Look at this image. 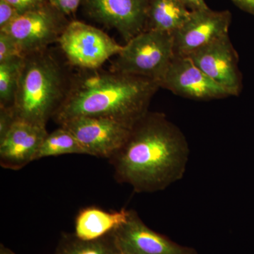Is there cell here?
<instances>
[{
	"instance_id": "6da1fadb",
	"label": "cell",
	"mask_w": 254,
	"mask_h": 254,
	"mask_svg": "<svg viewBox=\"0 0 254 254\" xmlns=\"http://www.w3.org/2000/svg\"><path fill=\"white\" fill-rule=\"evenodd\" d=\"M190 154L180 128L163 113L148 111L110 162L117 181L136 193H154L183 178Z\"/></svg>"
},
{
	"instance_id": "7a4b0ae2",
	"label": "cell",
	"mask_w": 254,
	"mask_h": 254,
	"mask_svg": "<svg viewBox=\"0 0 254 254\" xmlns=\"http://www.w3.org/2000/svg\"><path fill=\"white\" fill-rule=\"evenodd\" d=\"M158 81L115 71H95L69 84L53 119L60 126L72 119L96 117L133 127L148 113Z\"/></svg>"
},
{
	"instance_id": "3957f363",
	"label": "cell",
	"mask_w": 254,
	"mask_h": 254,
	"mask_svg": "<svg viewBox=\"0 0 254 254\" xmlns=\"http://www.w3.org/2000/svg\"><path fill=\"white\" fill-rule=\"evenodd\" d=\"M66 83L63 68L46 50L26 55L10 108L16 120L46 127L66 97Z\"/></svg>"
},
{
	"instance_id": "277c9868",
	"label": "cell",
	"mask_w": 254,
	"mask_h": 254,
	"mask_svg": "<svg viewBox=\"0 0 254 254\" xmlns=\"http://www.w3.org/2000/svg\"><path fill=\"white\" fill-rule=\"evenodd\" d=\"M175 57L173 35L145 30L123 46L111 71L149 78L160 83Z\"/></svg>"
},
{
	"instance_id": "5b68a950",
	"label": "cell",
	"mask_w": 254,
	"mask_h": 254,
	"mask_svg": "<svg viewBox=\"0 0 254 254\" xmlns=\"http://www.w3.org/2000/svg\"><path fill=\"white\" fill-rule=\"evenodd\" d=\"M58 43L71 64L87 70L98 69L123 48L101 30L76 21L68 23Z\"/></svg>"
},
{
	"instance_id": "8992f818",
	"label": "cell",
	"mask_w": 254,
	"mask_h": 254,
	"mask_svg": "<svg viewBox=\"0 0 254 254\" xmlns=\"http://www.w3.org/2000/svg\"><path fill=\"white\" fill-rule=\"evenodd\" d=\"M63 16L52 5L43 4L20 14L0 31L9 35L26 57L59 41L68 24L64 22Z\"/></svg>"
},
{
	"instance_id": "52a82bcc",
	"label": "cell",
	"mask_w": 254,
	"mask_h": 254,
	"mask_svg": "<svg viewBox=\"0 0 254 254\" xmlns=\"http://www.w3.org/2000/svg\"><path fill=\"white\" fill-rule=\"evenodd\" d=\"M71 132L86 155L111 159L126 143L132 127L103 118L81 117L60 125Z\"/></svg>"
},
{
	"instance_id": "ba28073f",
	"label": "cell",
	"mask_w": 254,
	"mask_h": 254,
	"mask_svg": "<svg viewBox=\"0 0 254 254\" xmlns=\"http://www.w3.org/2000/svg\"><path fill=\"white\" fill-rule=\"evenodd\" d=\"M232 15L207 7L191 10L190 18L173 33L175 56L188 57L218 38L229 34Z\"/></svg>"
},
{
	"instance_id": "9c48e42d",
	"label": "cell",
	"mask_w": 254,
	"mask_h": 254,
	"mask_svg": "<svg viewBox=\"0 0 254 254\" xmlns=\"http://www.w3.org/2000/svg\"><path fill=\"white\" fill-rule=\"evenodd\" d=\"M188 57L230 95L240 94L242 76L238 68V55L229 34L220 37Z\"/></svg>"
},
{
	"instance_id": "30bf717a",
	"label": "cell",
	"mask_w": 254,
	"mask_h": 254,
	"mask_svg": "<svg viewBox=\"0 0 254 254\" xmlns=\"http://www.w3.org/2000/svg\"><path fill=\"white\" fill-rule=\"evenodd\" d=\"M113 234L122 254H198L151 230L134 210H128L126 222Z\"/></svg>"
},
{
	"instance_id": "8fae6325",
	"label": "cell",
	"mask_w": 254,
	"mask_h": 254,
	"mask_svg": "<svg viewBox=\"0 0 254 254\" xmlns=\"http://www.w3.org/2000/svg\"><path fill=\"white\" fill-rule=\"evenodd\" d=\"M161 87L192 100H209L231 96L189 57H175L160 81Z\"/></svg>"
},
{
	"instance_id": "7c38bea8",
	"label": "cell",
	"mask_w": 254,
	"mask_h": 254,
	"mask_svg": "<svg viewBox=\"0 0 254 254\" xmlns=\"http://www.w3.org/2000/svg\"><path fill=\"white\" fill-rule=\"evenodd\" d=\"M92 17L120 33L126 43L146 28L148 0H84Z\"/></svg>"
},
{
	"instance_id": "4fadbf2b",
	"label": "cell",
	"mask_w": 254,
	"mask_h": 254,
	"mask_svg": "<svg viewBox=\"0 0 254 254\" xmlns=\"http://www.w3.org/2000/svg\"><path fill=\"white\" fill-rule=\"evenodd\" d=\"M48 131L46 127L16 120L0 138V165L18 170L36 160L40 147Z\"/></svg>"
},
{
	"instance_id": "5bb4252c",
	"label": "cell",
	"mask_w": 254,
	"mask_h": 254,
	"mask_svg": "<svg viewBox=\"0 0 254 254\" xmlns=\"http://www.w3.org/2000/svg\"><path fill=\"white\" fill-rule=\"evenodd\" d=\"M128 210L107 211L97 207H87L80 210L75 220L74 234L83 240H95L113 233L125 223Z\"/></svg>"
},
{
	"instance_id": "9a60e30c",
	"label": "cell",
	"mask_w": 254,
	"mask_h": 254,
	"mask_svg": "<svg viewBox=\"0 0 254 254\" xmlns=\"http://www.w3.org/2000/svg\"><path fill=\"white\" fill-rule=\"evenodd\" d=\"M190 12L181 0H148L145 30L173 35L186 23Z\"/></svg>"
},
{
	"instance_id": "2e32d148",
	"label": "cell",
	"mask_w": 254,
	"mask_h": 254,
	"mask_svg": "<svg viewBox=\"0 0 254 254\" xmlns=\"http://www.w3.org/2000/svg\"><path fill=\"white\" fill-rule=\"evenodd\" d=\"M54 254H122L114 234L95 240H83L73 233H63Z\"/></svg>"
},
{
	"instance_id": "e0dca14e",
	"label": "cell",
	"mask_w": 254,
	"mask_h": 254,
	"mask_svg": "<svg viewBox=\"0 0 254 254\" xmlns=\"http://www.w3.org/2000/svg\"><path fill=\"white\" fill-rule=\"evenodd\" d=\"M66 154L86 155V153L72 133L60 126L58 129L48 133L40 147L36 160Z\"/></svg>"
},
{
	"instance_id": "ac0fdd59",
	"label": "cell",
	"mask_w": 254,
	"mask_h": 254,
	"mask_svg": "<svg viewBox=\"0 0 254 254\" xmlns=\"http://www.w3.org/2000/svg\"><path fill=\"white\" fill-rule=\"evenodd\" d=\"M25 57L0 63V108H11L24 63Z\"/></svg>"
},
{
	"instance_id": "d6986e66",
	"label": "cell",
	"mask_w": 254,
	"mask_h": 254,
	"mask_svg": "<svg viewBox=\"0 0 254 254\" xmlns=\"http://www.w3.org/2000/svg\"><path fill=\"white\" fill-rule=\"evenodd\" d=\"M23 56L16 41L7 33L0 31V63Z\"/></svg>"
},
{
	"instance_id": "ffe728a7",
	"label": "cell",
	"mask_w": 254,
	"mask_h": 254,
	"mask_svg": "<svg viewBox=\"0 0 254 254\" xmlns=\"http://www.w3.org/2000/svg\"><path fill=\"white\" fill-rule=\"evenodd\" d=\"M20 14L12 5L5 0H0V30L9 25Z\"/></svg>"
},
{
	"instance_id": "44dd1931",
	"label": "cell",
	"mask_w": 254,
	"mask_h": 254,
	"mask_svg": "<svg viewBox=\"0 0 254 254\" xmlns=\"http://www.w3.org/2000/svg\"><path fill=\"white\" fill-rule=\"evenodd\" d=\"M83 1L84 0H48L49 4L64 16L74 13Z\"/></svg>"
},
{
	"instance_id": "7402d4cb",
	"label": "cell",
	"mask_w": 254,
	"mask_h": 254,
	"mask_svg": "<svg viewBox=\"0 0 254 254\" xmlns=\"http://www.w3.org/2000/svg\"><path fill=\"white\" fill-rule=\"evenodd\" d=\"M18 10L20 14L45 4L46 0H5Z\"/></svg>"
},
{
	"instance_id": "603a6c76",
	"label": "cell",
	"mask_w": 254,
	"mask_h": 254,
	"mask_svg": "<svg viewBox=\"0 0 254 254\" xmlns=\"http://www.w3.org/2000/svg\"><path fill=\"white\" fill-rule=\"evenodd\" d=\"M16 120L11 108H0V138L4 136Z\"/></svg>"
},
{
	"instance_id": "cb8c5ba5",
	"label": "cell",
	"mask_w": 254,
	"mask_h": 254,
	"mask_svg": "<svg viewBox=\"0 0 254 254\" xmlns=\"http://www.w3.org/2000/svg\"><path fill=\"white\" fill-rule=\"evenodd\" d=\"M237 6L250 13L254 14V0H232Z\"/></svg>"
},
{
	"instance_id": "d4e9b609",
	"label": "cell",
	"mask_w": 254,
	"mask_h": 254,
	"mask_svg": "<svg viewBox=\"0 0 254 254\" xmlns=\"http://www.w3.org/2000/svg\"><path fill=\"white\" fill-rule=\"evenodd\" d=\"M189 9L195 10L208 7L204 0H181Z\"/></svg>"
},
{
	"instance_id": "484cf974",
	"label": "cell",
	"mask_w": 254,
	"mask_h": 254,
	"mask_svg": "<svg viewBox=\"0 0 254 254\" xmlns=\"http://www.w3.org/2000/svg\"><path fill=\"white\" fill-rule=\"evenodd\" d=\"M0 254H16L14 252H13L12 251L9 250L7 247H5L4 245H3L1 244L0 245Z\"/></svg>"
}]
</instances>
